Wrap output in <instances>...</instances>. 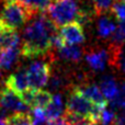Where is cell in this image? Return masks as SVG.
<instances>
[{
    "mask_svg": "<svg viewBox=\"0 0 125 125\" xmlns=\"http://www.w3.org/2000/svg\"><path fill=\"white\" fill-rule=\"evenodd\" d=\"M57 35V26L44 13H40L23 30L21 54L26 58H35L53 48Z\"/></svg>",
    "mask_w": 125,
    "mask_h": 125,
    "instance_id": "cell-1",
    "label": "cell"
},
{
    "mask_svg": "<svg viewBox=\"0 0 125 125\" xmlns=\"http://www.w3.org/2000/svg\"><path fill=\"white\" fill-rule=\"evenodd\" d=\"M3 8L0 13V21L4 28H22L31 19L35 17L30 8L22 0H3Z\"/></svg>",
    "mask_w": 125,
    "mask_h": 125,
    "instance_id": "cell-2",
    "label": "cell"
},
{
    "mask_svg": "<svg viewBox=\"0 0 125 125\" xmlns=\"http://www.w3.org/2000/svg\"><path fill=\"white\" fill-rule=\"evenodd\" d=\"M48 18L56 26H62L70 22H79L81 11L75 0H54L47 8Z\"/></svg>",
    "mask_w": 125,
    "mask_h": 125,
    "instance_id": "cell-3",
    "label": "cell"
},
{
    "mask_svg": "<svg viewBox=\"0 0 125 125\" xmlns=\"http://www.w3.org/2000/svg\"><path fill=\"white\" fill-rule=\"evenodd\" d=\"M26 73H28L30 88L35 90H41L43 87H45L52 76L51 65L46 62H33L26 69Z\"/></svg>",
    "mask_w": 125,
    "mask_h": 125,
    "instance_id": "cell-4",
    "label": "cell"
},
{
    "mask_svg": "<svg viewBox=\"0 0 125 125\" xmlns=\"http://www.w3.org/2000/svg\"><path fill=\"white\" fill-rule=\"evenodd\" d=\"M29 106L24 103L21 94L9 89L0 88V110L13 113H28Z\"/></svg>",
    "mask_w": 125,
    "mask_h": 125,
    "instance_id": "cell-5",
    "label": "cell"
},
{
    "mask_svg": "<svg viewBox=\"0 0 125 125\" xmlns=\"http://www.w3.org/2000/svg\"><path fill=\"white\" fill-rule=\"evenodd\" d=\"M58 36L65 44H69V45H79L83 43L86 40L83 28L77 21L61 26L58 31Z\"/></svg>",
    "mask_w": 125,
    "mask_h": 125,
    "instance_id": "cell-6",
    "label": "cell"
},
{
    "mask_svg": "<svg viewBox=\"0 0 125 125\" xmlns=\"http://www.w3.org/2000/svg\"><path fill=\"white\" fill-rule=\"evenodd\" d=\"M84 61L89 68L94 73H102L105 70L106 66L111 65V53L110 50L95 48L91 50L84 55Z\"/></svg>",
    "mask_w": 125,
    "mask_h": 125,
    "instance_id": "cell-7",
    "label": "cell"
},
{
    "mask_svg": "<svg viewBox=\"0 0 125 125\" xmlns=\"http://www.w3.org/2000/svg\"><path fill=\"white\" fill-rule=\"evenodd\" d=\"M75 88L81 93L83 97H86L90 102H92L94 105L98 106H105L106 100L102 94V91L100 87L95 83L84 82V83L75 86Z\"/></svg>",
    "mask_w": 125,
    "mask_h": 125,
    "instance_id": "cell-8",
    "label": "cell"
},
{
    "mask_svg": "<svg viewBox=\"0 0 125 125\" xmlns=\"http://www.w3.org/2000/svg\"><path fill=\"white\" fill-rule=\"evenodd\" d=\"M6 87L21 94L23 91L30 88L26 70H20L10 75L6 80Z\"/></svg>",
    "mask_w": 125,
    "mask_h": 125,
    "instance_id": "cell-9",
    "label": "cell"
},
{
    "mask_svg": "<svg viewBox=\"0 0 125 125\" xmlns=\"http://www.w3.org/2000/svg\"><path fill=\"white\" fill-rule=\"evenodd\" d=\"M45 114L50 121H57L65 114V105H64V98L61 93H56L53 95L52 101L50 102L45 110Z\"/></svg>",
    "mask_w": 125,
    "mask_h": 125,
    "instance_id": "cell-10",
    "label": "cell"
},
{
    "mask_svg": "<svg viewBox=\"0 0 125 125\" xmlns=\"http://www.w3.org/2000/svg\"><path fill=\"white\" fill-rule=\"evenodd\" d=\"M57 51V55L62 61L70 62H80L82 57V48L78 45H69V44L62 43L61 46L55 48Z\"/></svg>",
    "mask_w": 125,
    "mask_h": 125,
    "instance_id": "cell-11",
    "label": "cell"
},
{
    "mask_svg": "<svg viewBox=\"0 0 125 125\" xmlns=\"http://www.w3.org/2000/svg\"><path fill=\"white\" fill-rule=\"evenodd\" d=\"M20 45V36L17 30L9 28H2L0 31V52L1 51L17 48Z\"/></svg>",
    "mask_w": 125,
    "mask_h": 125,
    "instance_id": "cell-12",
    "label": "cell"
},
{
    "mask_svg": "<svg viewBox=\"0 0 125 125\" xmlns=\"http://www.w3.org/2000/svg\"><path fill=\"white\" fill-rule=\"evenodd\" d=\"M99 87L101 89L102 94L105 98V100L110 102H112L116 98L119 90H120V86L117 83L116 79L111 75L104 76L101 79V81H100Z\"/></svg>",
    "mask_w": 125,
    "mask_h": 125,
    "instance_id": "cell-13",
    "label": "cell"
},
{
    "mask_svg": "<svg viewBox=\"0 0 125 125\" xmlns=\"http://www.w3.org/2000/svg\"><path fill=\"white\" fill-rule=\"evenodd\" d=\"M116 24L114 21L110 19L108 17H102L99 20L97 25V32L101 39H109V37H112L114 35L115 31H116Z\"/></svg>",
    "mask_w": 125,
    "mask_h": 125,
    "instance_id": "cell-14",
    "label": "cell"
},
{
    "mask_svg": "<svg viewBox=\"0 0 125 125\" xmlns=\"http://www.w3.org/2000/svg\"><path fill=\"white\" fill-rule=\"evenodd\" d=\"M20 53H21V51L19 50V47L1 51L0 52V71L9 70L17 62Z\"/></svg>",
    "mask_w": 125,
    "mask_h": 125,
    "instance_id": "cell-15",
    "label": "cell"
},
{
    "mask_svg": "<svg viewBox=\"0 0 125 125\" xmlns=\"http://www.w3.org/2000/svg\"><path fill=\"white\" fill-rule=\"evenodd\" d=\"M111 53V66L117 67L125 75V50L119 46H110Z\"/></svg>",
    "mask_w": 125,
    "mask_h": 125,
    "instance_id": "cell-16",
    "label": "cell"
},
{
    "mask_svg": "<svg viewBox=\"0 0 125 125\" xmlns=\"http://www.w3.org/2000/svg\"><path fill=\"white\" fill-rule=\"evenodd\" d=\"M53 95L51 94L50 91L46 90H36L35 91V97H34V102H33V106L34 108H41L45 110L46 106L50 104V102L52 101Z\"/></svg>",
    "mask_w": 125,
    "mask_h": 125,
    "instance_id": "cell-17",
    "label": "cell"
},
{
    "mask_svg": "<svg viewBox=\"0 0 125 125\" xmlns=\"http://www.w3.org/2000/svg\"><path fill=\"white\" fill-rule=\"evenodd\" d=\"M116 116H117V114L115 113L114 109L104 106V108H102L101 112H100V114H99L97 124H99V125H113L115 122V120H116Z\"/></svg>",
    "mask_w": 125,
    "mask_h": 125,
    "instance_id": "cell-18",
    "label": "cell"
},
{
    "mask_svg": "<svg viewBox=\"0 0 125 125\" xmlns=\"http://www.w3.org/2000/svg\"><path fill=\"white\" fill-rule=\"evenodd\" d=\"M22 1L32 10L35 15L44 13L52 3V0H22Z\"/></svg>",
    "mask_w": 125,
    "mask_h": 125,
    "instance_id": "cell-19",
    "label": "cell"
},
{
    "mask_svg": "<svg viewBox=\"0 0 125 125\" xmlns=\"http://www.w3.org/2000/svg\"><path fill=\"white\" fill-rule=\"evenodd\" d=\"M6 120L8 125H32L30 113H12Z\"/></svg>",
    "mask_w": 125,
    "mask_h": 125,
    "instance_id": "cell-20",
    "label": "cell"
},
{
    "mask_svg": "<svg viewBox=\"0 0 125 125\" xmlns=\"http://www.w3.org/2000/svg\"><path fill=\"white\" fill-rule=\"evenodd\" d=\"M123 44H125V21L120 22V24L117 25L116 31L112 36V44L111 45L122 47Z\"/></svg>",
    "mask_w": 125,
    "mask_h": 125,
    "instance_id": "cell-21",
    "label": "cell"
},
{
    "mask_svg": "<svg viewBox=\"0 0 125 125\" xmlns=\"http://www.w3.org/2000/svg\"><path fill=\"white\" fill-rule=\"evenodd\" d=\"M111 12L120 22L125 21V3L123 0H116L111 6Z\"/></svg>",
    "mask_w": 125,
    "mask_h": 125,
    "instance_id": "cell-22",
    "label": "cell"
},
{
    "mask_svg": "<svg viewBox=\"0 0 125 125\" xmlns=\"http://www.w3.org/2000/svg\"><path fill=\"white\" fill-rule=\"evenodd\" d=\"M111 105L113 109H120L122 111H125V82H122L120 84V90L116 98L111 102Z\"/></svg>",
    "mask_w": 125,
    "mask_h": 125,
    "instance_id": "cell-23",
    "label": "cell"
},
{
    "mask_svg": "<svg viewBox=\"0 0 125 125\" xmlns=\"http://www.w3.org/2000/svg\"><path fill=\"white\" fill-rule=\"evenodd\" d=\"M48 86H50L51 90L57 91L59 89L64 88L66 86V78L62 75H59V73H56V75L51 76L50 81H48Z\"/></svg>",
    "mask_w": 125,
    "mask_h": 125,
    "instance_id": "cell-24",
    "label": "cell"
},
{
    "mask_svg": "<svg viewBox=\"0 0 125 125\" xmlns=\"http://www.w3.org/2000/svg\"><path fill=\"white\" fill-rule=\"evenodd\" d=\"M94 11L98 15H101L106 13L109 9H111V6L113 4L114 0H92Z\"/></svg>",
    "mask_w": 125,
    "mask_h": 125,
    "instance_id": "cell-25",
    "label": "cell"
},
{
    "mask_svg": "<svg viewBox=\"0 0 125 125\" xmlns=\"http://www.w3.org/2000/svg\"><path fill=\"white\" fill-rule=\"evenodd\" d=\"M113 125H125V111H122V113L117 114L116 120Z\"/></svg>",
    "mask_w": 125,
    "mask_h": 125,
    "instance_id": "cell-26",
    "label": "cell"
},
{
    "mask_svg": "<svg viewBox=\"0 0 125 125\" xmlns=\"http://www.w3.org/2000/svg\"><path fill=\"white\" fill-rule=\"evenodd\" d=\"M73 125H95V124L91 120H81V121L77 122V123H75Z\"/></svg>",
    "mask_w": 125,
    "mask_h": 125,
    "instance_id": "cell-27",
    "label": "cell"
},
{
    "mask_svg": "<svg viewBox=\"0 0 125 125\" xmlns=\"http://www.w3.org/2000/svg\"><path fill=\"white\" fill-rule=\"evenodd\" d=\"M54 125H71V124L68 121H66L65 119H59L54 122Z\"/></svg>",
    "mask_w": 125,
    "mask_h": 125,
    "instance_id": "cell-28",
    "label": "cell"
},
{
    "mask_svg": "<svg viewBox=\"0 0 125 125\" xmlns=\"http://www.w3.org/2000/svg\"><path fill=\"white\" fill-rule=\"evenodd\" d=\"M0 125H8V122H7V120L0 119Z\"/></svg>",
    "mask_w": 125,
    "mask_h": 125,
    "instance_id": "cell-29",
    "label": "cell"
},
{
    "mask_svg": "<svg viewBox=\"0 0 125 125\" xmlns=\"http://www.w3.org/2000/svg\"><path fill=\"white\" fill-rule=\"evenodd\" d=\"M2 28H3V25H2L1 21H0V31H1V30H2Z\"/></svg>",
    "mask_w": 125,
    "mask_h": 125,
    "instance_id": "cell-30",
    "label": "cell"
},
{
    "mask_svg": "<svg viewBox=\"0 0 125 125\" xmlns=\"http://www.w3.org/2000/svg\"><path fill=\"white\" fill-rule=\"evenodd\" d=\"M123 1H124V3H125V0H123Z\"/></svg>",
    "mask_w": 125,
    "mask_h": 125,
    "instance_id": "cell-31",
    "label": "cell"
}]
</instances>
